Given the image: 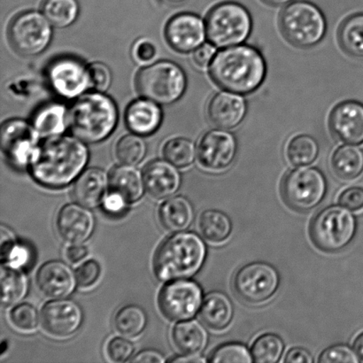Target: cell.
<instances>
[{
	"mask_svg": "<svg viewBox=\"0 0 363 363\" xmlns=\"http://www.w3.org/2000/svg\"><path fill=\"white\" fill-rule=\"evenodd\" d=\"M159 218L162 226L172 233L184 231L194 219L191 203L183 196L169 198L159 209Z\"/></svg>",
	"mask_w": 363,
	"mask_h": 363,
	"instance_id": "obj_27",
	"label": "cell"
},
{
	"mask_svg": "<svg viewBox=\"0 0 363 363\" xmlns=\"http://www.w3.org/2000/svg\"><path fill=\"white\" fill-rule=\"evenodd\" d=\"M177 167L169 161L156 160L145 167L143 179L145 191L152 198L163 199L179 190L181 176Z\"/></svg>",
	"mask_w": 363,
	"mask_h": 363,
	"instance_id": "obj_22",
	"label": "cell"
},
{
	"mask_svg": "<svg viewBox=\"0 0 363 363\" xmlns=\"http://www.w3.org/2000/svg\"><path fill=\"white\" fill-rule=\"evenodd\" d=\"M318 141L309 135H298L291 138L286 147L288 162L295 167L312 164L318 159Z\"/></svg>",
	"mask_w": 363,
	"mask_h": 363,
	"instance_id": "obj_35",
	"label": "cell"
},
{
	"mask_svg": "<svg viewBox=\"0 0 363 363\" xmlns=\"http://www.w3.org/2000/svg\"><path fill=\"white\" fill-rule=\"evenodd\" d=\"M0 257L2 265L23 269L30 264L33 259V252L28 245L17 240L16 235L9 228L2 225Z\"/></svg>",
	"mask_w": 363,
	"mask_h": 363,
	"instance_id": "obj_30",
	"label": "cell"
},
{
	"mask_svg": "<svg viewBox=\"0 0 363 363\" xmlns=\"http://www.w3.org/2000/svg\"><path fill=\"white\" fill-rule=\"evenodd\" d=\"M133 352V344L122 337H113L106 345V355L113 362H127Z\"/></svg>",
	"mask_w": 363,
	"mask_h": 363,
	"instance_id": "obj_45",
	"label": "cell"
},
{
	"mask_svg": "<svg viewBox=\"0 0 363 363\" xmlns=\"http://www.w3.org/2000/svg\"><path fill=\"white\" fill-rule=\"evenodd\" d=\"M109 191L116 192L131 204L143 197L145 190L143 175L130 165L116 167L109 175Z\"/></svg>",
	"mask_w": 363,
	"mask_h": 363,
	"instance_id": "obj_26",
	"label": "cell"
},
{
	"mask_svg": "<svg viewBox=\"0 0 363 363\" xmlns=\"http://www.w3.org/2000/svg\"><path fill=\"white\" fill-rule=\"evenodd\" d=\"M69 121L74 136L86 143H99L115 130L118 110L108 95L92 92L82 95L74 103Z\"/></svg>",
	"mask_w": 363,
	"mask_h": 363,
	"instance_id": "obj_4",
	"label": "cell"
},
{
	"mask_svg": "<svg viewBox=\"0 0 363 363\" xmlns=\"http://www.w3.org/2000/svg\"><path fill=\"white\" fill-rule=\"evenodd\" d=\"M156 55H157V49L151 41L140 40L135 45L134 57L140 62H150L155 59Z\"/></svg>",
	"mask_w": 363,
	"mask_h": 363,
	"instance_id": "obj_49",
	"label": "cell"
},
{
	"mask_svg": "<svg viewBox=\"0 0 363 363\" xmlns=\"http://www.w3.org/2000/svg\"><path fill=\"white\" fill-rule=\"evenodd\" d=\"M37 284L46 297L63 298L73 293L77 282L76 273L65 262L50 261L38 269Z\"/></svg>",
	"mask_w": 363,
	"mask_h": 363,
	"instance_id": "obj_20",
	"label": "cell"
},
{
	"mask_svg": "<svg viewBox=\"0 0 363 363\" xmlns=\"http://www.w3.org/2000/svg\"><path fill=\"white\" fill-rule=\"evenodd\" d=\"M46 77L52 90L66 99L77 98L92 87L89 67L73 57L52 60Z\"/></svg>",
	"mask_w": 363,
	"mask_h": 363,
	"instance_id": "obj_14",
	"label": "cell"
},
{
	"mask_svg": "<svg viewBox=\"0 0 363 363\" xmlns=\"http://www.w3.org/2000/svg\"><path fill=\"white\" fill-rule=\"evenodd\" d=\"M313 244L327 254H336L347 248L357 231V220L343 206H330L313 217L309 224Z\"/></svg>",
	"mask_w": 363,
	"mask_h": 363,
	"instance_id": "obj_5",
	"label": "cell"
},
{
	"mask_svg": "<svg viewBox=\"0 0 363 363\" xmlns=\"http://www.w3.org/2000/svg\"><path fill=\"white\" fill-rule=\"evenodd\" d=\"M76 277L78 286L82 289H89L98 283L101 276V266L95 259L82 263L76 270Z\"/></svg>",
	"mask_w": 363,
	"mask_h": 363,
	"instance_id": "obj_44",
	"label": "cell"
},
{
	"mask_svg": "<svg viewBox=\"0 0 363 363\" xmlns=\"http://www.w3.org/2000/svg\"><path fill=\"white\" fill-rule=\"evenodd\" d=\"M52 25L44 13L37 11L18 14L9 26L11 45L21 55H40L51 43Z\"/></svg>",
	"mask_w": 363,
	"mask_h": 363,
	"instance_id": "obj_11",
	"label": "cell"
},
{
	"mask_svg": "<svg viewBox=\"0 0 363 363\" xmlns=\"http://www.w3.org/2000/svg\"><path fill=\"white\" fill-rule=\"evenodd\" d=\"M247 112V102L233 92H218L210 99L208 116L210 122L219 129L231 130L243 122Z\"/></svg>",
	"mask_w": 363,
	"mask_h": 363,
	"instance_id": "obj_21",
	"label": "cell"
},
{
	"mask_svg": "<svg viewBox=\"0 0 363 363\" xmlns=\"http://www.w3.org/2000/svg\"><path fill=\"white\" fill-rule=\"evenodd\" d=\"M340 48L357 58H363V13L347 17L337 31Z\"/></svg>",
	"mask_w": 363,
	"mask_h": 363,
	"instance_id": "obj_33",
	"label": "cell"
},
{
	"mask_svg": "<svg viewBox=\"0 0 363 363\" xmlns=\"http://www.w3.org/2000/svg\"><path fill=\"white\" fill-rule=\"evenodd\" d=\"M252 28L250 13L237 2L218 4L209 11L206 18V37L219 48L242 44L250 35Z\"/></svg>",
	"mask_w": 363,
	"mask_h": 363,
	"instance_id": "obj_7",
	"label": "cell"
},
{
	"mask_svg": "<svg viewBox=\"0 0 363 363\" xmlns=\"http://www.w3.org/2000/svg\"><path fill=\"white\" fill-rule=\"evenodd\" d=\"M1 287V304L3 307H11L26 296L28 290L27 277L21 269L2 265Z\"/></svg>",
	"mask_w": 363,
	"mask_h": 363,
	"instance_id": "obj_34",
	"label": "cell"
},
{
	"mask_svg": "<svg viewBox=\"0 0 363 363\" xmlns=\"http://www.w3.org/2000/svg\"><path fill=\"white\" fill-rule=\"evenodd\" d=\"M330 133L335 140L347 145L363 143V105L347 101L333 109L329 117Z\"/></svg>",
	"mask_w": 363,
	"mask_h": 363,
	"instance_id": "obj_17",
	"label": "cell"
},
{
	"mask_svg": "<svg viewBox=\"0 0 363 363\" xmlns=\"http://www.w3.org/2000/svg\"><path fill=\"white\" fill-rule=\"evenodd\" d=\"M216 55L215 45L211 43H206L199 46L194 53V62L199 67H206L210 65Z\"/></svg>",
	"mask_w": 363,
	"mask_h": 363,
	"instance_id": "obj_50",
	"label": "cell"
},
{
	"mask_svg": "<svg viewBox=\"0 0 363 363\" xmlns=\"http://www.w3.org/2000/svg\"><path fill=\"white\" fill-rule=\"evenodd\" d=\"M89 72L92 87L101 92L108 90L112 82L111 71L108 66L104 63L96 62L89 67Z\"/></svg>",
	"mask_w": 363,
	"mask_h": 363,
	"instance_id": "obj_46",
	"label": "cell"
},
{
	"mask_svg": "<svg viewBox=\"0 0 363 363\" xmlns=\"http://www.w3.org/2000/svg\"><path fill=\"white\" fill-rule=\"evenodd\" d=\"M266 74L267 64L261 52L247 45L217 52L209 67V76L217 86L241 95L257 90Z\"/></svg>",
	"mask_w": 363,
	"mask_h": 363,
	"instance_id": "obj_2",
	"label": "cell"
},
{
	"mask_svg": "<svg viewBox=\"0 0 363 363\" xmlns=\"http://www.w3.org/2000/svg\"><path fill=\"white\" fill-rule=\"evenodd\" d=\"M186 76L177 64L159 62L138 74L136 85L142 97L162 105L179 101L186 90Z\"/></svg>",
	"mask_w": 363,
	"mask_h": 363,
	"instance_id": "obj_8",
	"label": "cell"
},
{
	"mask_svg": "<svg viewBox=\"0 0 363 363\" xmlns=\"http://www.w3.org/2000/svg\"><path fill=\"white\" fill-rule=\"evenodd\" d=\"M89 151L84 141L69 136L46 138L30 164V175L42 186H67L84 172Z\"/></svg>",
	"mask_w": 363,
	"mask_h": 363,
	"instance_id": "obj_1",
	"label": "cell"
},
{
	"mask_svg": "<svg viewBox=\"0 0 363 363\" xmlns=\"http://www.w3.org/2000/svg\"><path fill=\"white\" fill-rule=\"evenodd\" d=\"M167 161L177 168L184 169L194 163L196 156L195 145L184 138H176L169 140L163 149Z\"/></svg>",
	"mask_w": 363,
	"mask_h": 363,
	"instance_id": "obj_40",
	"label": "cell"
},
{
	"mask_svg": "<svg viewBox=\"0 0 363 363\" xmlns=\"http://www.w3.org/2000/svg\"><path fill=\"white\" fill-rule=\"evenodd\" d=\"M237 152L238 143L234 135L225 130H213L199 140L197 155L203 169L220 172L233 164Z\"/></svg>",
	"mask_w": 363,
	"mask_h": 363,
	"instance_id": "obj_15",
	"label": "cell"
},
{
	"mask_svg": "<svg viewBox=\"0 0 363 363\" xmlns=\"http://www.w3.org/2000/svg\"><path fill=\"white\" fill-rule=\"evenodd\" d=\"M67 116L66 106L52 102L43 106L35 113L32 124L39 136L44 138L60 136L66 130Z\"/></svg>",
	"mask_w": 363,
	"mask_h": 363,
	"instance_id": "obj_29",
	"label": "cell"
},
{
	"mask_svg": "<svg viewBox=\"0 0 363 363\" xmlns=\"http://www.w3.org/2000/svg\"><path fill=\"white\" fill-rule=\"evenodd\" d=\"M131 362H155L162 363L166 362L164 355L160 353L156 350H145L141 351L140 353L135 355V357L130 360Z\"/></svg>",
	"mask_w": 363,
	"mask_h": 363,
	"instance_id": "obj_53",
	"label": "cell"
},
{
	"mask_svg": "<svg viewBox=\"0 0 363 363\" xmlns=\"http://www.w3.org/2000/svg\"><path fill=\"white\" fill-rule=\"evenodd\" d=\"M103 206L106 212L111 213V215H121L127 209L128 203L125 199L116 192L109 191L106 195L104 201L102 202Z\"/></svg>",
	"mask_w": 363,
	"mask_h": 363,
	"instance_id": "obj_48",
	"label": "cell"
},
{
	"mask_svg": "<svg viewBox=\"0 0 363 363\" xmlns=\"http://www.w3.org/2000/svg\"><path fill=\"white\" fill-rule=\"evenodd\" d=\"M339 204L353 212L363 209V188L352 186L345 189L339 196Z\"/></svg>",
	"mask_w": 363,
	"mask_h": 363,
	"instance_id": "obj_47",
	"label": "cell"
},
{
	"mask_svg": "<svg viewBox=\"0 0 363 363\" xmlns=\"http://www.w3.org/2000/svg\"><path fill=\"white\" fill-rule=\"evenodd\" d=\"M281 33L295 48L318 45L326 33V20L318 6L308 1L291 2L279 16Z\"/></svg>",
	"mask_w": 363,
	"mask_h": 363,
	"instance_id": "obj_6",
	"label": "cell"
},
{
	"mask_svg": "<svg viewBox=\"0 0 363 363\" xmlns=\"http://www.w3.org/2000/svg\"><path fill=\"white\" fill-rule=\"evenodd\" d=\"M43 13L57 28H67L73 24L79 14L77 0H45Z\"/></svg>",
	"mask_w": 363,
	"mask_h": 363,
	"instance_id": "obj_37",
	"label": "cell"
},
{
	"mask_svg": "<svg viewBox=\"0 0 363 363\" xmlns=\"http://www.w3.org/2000/svg\"><path fill=\"white\" fill-rule=\"evenodd\" d=\"M172 362H191V363H201V362H208V359L199 357L197 354L191 355L185 354V357H180L172 359Z\"/></svg>",
	"mask_w": 363,
	"mask_h": 363,
	"instance_id": "obj_54",
	"label": "cell"
},
{
	"mask_svg": "<svg viewBox=\"0 0 363 363\" xmlns=\"http://www.w3.org/2000/svg\"><path fill=\"white\" fill-rule=\"evenodd\" d=\"M10 322L21 332L30 333L38 328L39 315L37 308L28 303L16 305L9 315Z\"/></svg>",
	"mask_w": 363,
	"mask_h": 363,
	"instance_id": "obj_42",
	"label": "cell"
},
{
	"mask_svg": "<svg viewBox=\"0 0 363 363\" xmlns=\"http://www.w3.org/2000/svg\"><path fill=\"white\" fill-rule=\"evenodd\" d=\"M158 103L143 99L130 103L125 113L128 128L140 136H149L158 130L162 122V110Z\"/></svg>",
	"mask_w": 363,
	"mask_h": 363,
	"instance_id": "obj_24",
	"label": "cell"
},
{
	"mask_svg": "<svg viewBox=\"0 0 363 363\" xmlns=\"http://www.w3.org/2000/svg\"><path fill=\"white\" fill-rule=\"evenodd\" d=\"M206 24L194 13L177 14L167 24V41L175 51L187 53L195 51L206 38Z\"/></svg>",
	"mask_w": 363,
	"mask_h": 363,
	"instance_id": "obj_18",
	"label": "cell"
},
{
	"mask_svg": "<svg viewBox=\"0 0 363 363\" xmlns=\"http://www.w3.org/2000/svg\"><path fill=\"white\" fill-rule=\"evenodd\" d=\"M39 136L33 124L26 121H7L1 128V148L7 162L16 169L30 166L39 147Z\"/></svg>",
	"mask_w": 363,
	"mask_h": 363,
	"instance_id": "obj_13",
	"label": "cell"
},
{
	"mask_svg": "<svg viewBox=\"0 0 363 363\" xmlns=\"http://www.w3.org/2000/svg\"><path fill=\"white\" fill-rule=\"evenodd\" d=\"M172 340L182 353L196 355L205 350L208 334L201 323L195 320H185L174 327Z\"/></svg>",
	"mask_w": 363,
	"mask_h": 363,
	"instance_id": "obj_28",
	"label": "cell"
},
{
	"mask_svg": "<svg viewBox=\"0 0 363 363\" xmlns=\"http://www.w3.org/2000/svg\"><path fill=\"white\" fill-rule=\"evenodd\" d=\"M203 300V291L199 284L192 280L177 279L162 287L158 305L167 319L181 322L194 318L201 308Z\"/></svg>",
	"mask_w": 363,
	"mask_h": 363,
	"instance_id": "obj_12",
	"label": "cell"
},
{
	"mask_svg": "<svg viewBox=\"0 0 363 363\" xmlns=\"http://www.w3.org/2000/svg\"><path fill=\"white\" fill-rule=\"evenodd\" d=\"M213 363H252L254 358L248 348L240 343L223 344L213 350L208 359Z\"/></svg>",
	"mask_w": 363,
	"mask_h": 363,
	"instance_id": "obj_41",
	"label": "cell"
},
{
	"mask_svg": "<svg viewBox=\"0 0 363 363\" xmlns=\"http://www.w3.org/2000/svg\"><path fill=\"white\" fill-rule=\"evenodd\" d=\"M147 145L140 135H126L116 145V155L123 164L134 166L143 161Z\"/></svg>",
	"mask_w": 363,
	"mask_h": 363,
	"instance_id": "obj_39",
	"label": "cell"
},
{
	"mask_svg": "<svg viewBox=\"0 0 363 363\" xmlns=\"http://www.w3.org/2000/svg\"><path fill=\"white\" fill-rule=\"evenodd\" d=\"M234 312L233 302L226 294L213 291L203 300L199 318L208 328L220 332L230 326Z\"/></svg>",
	"mask_w": 363,
	"mask_h": 363,
	"instance_id": "obj_25",
	"label": "cell"
},
{
	"mask_svg": "<svg viewBox=\"0 0 363 363\" xmlns=\"http://www.w3.org/2000/svg\"><path fill=\"white\" fill-rule=\"evenodd\" d=\"M354 350L360 360L363 361V333L359 334L357 339L354 340Z\"/></svg>",
	"mask_w": 363,
	"mask_h": 363,
	"instance_id": "obj_55",
	"label": "cell"
},
{
	"mask_svg": "<svg viewBox=\"0 0 363 363\" xmlns=\"http://www.w3.org/2000/svg\"><path fill=\"white\" fill-rule=\"evenodd\" d=\"M165 1H168L169 3L177 4V3L184 2V0H165Z\"/></svg>",
	"mask_w": 363,
	"mask_h": 363,
	"instance_id": "obj_57",
	"label": "cell"
},
{
	"mask_svg": "<svg viewBox=\"0 0 363 363\" xmlns=\"http://www.w3.org/2000/svg\"><path fill=\"white\" fill-rule=\"evenodd\" d=\"M286 363H312L314 362L311 352L302 347H294L287 352L284 359Z\"/></svg>",
	"mask_w": 363,
	"mask_h": 363,
	"instance_id": "obj_51",
	"label": "cell"
},
{
	"mask_svg": "<svg viewBox=\"0 0 363 363\" xmlns=\"http://www.w3.org/2000/svg\"><path fill=\"white\" fill-rule=\"evenodd\" d=\"M109 188V177L104 170L90 168L84 170L77 177L73 187V198L88 208L101 204Z\"/></svg>",
	"mask_w": 363,
	"mask_h": 363,
	"instance_id": "obj_23",
	"label": "cell"
},
{
	"mask_svg": "<svg viewBox=\"0 0 363 363\" xmlns=\"http://www.w3.org/2000/svg\"><path fill=\"white\" fill-rule=\"evenodd\" d=\"M327 180L316 168H298L290 170L280 184L281 197L288 208L307 213L318 208L327 194Z\"/></svg>",
	"mask_w": 363,
	"mask_h": 363,
	"instance_id": "obj_9",
	"label": "cell"
},
{
	"mask_svg": "<svg viewBox=\"0 0 363 363\" xmlns=\"http://www.w3.org/2000/svg\"><path fill=\"white\" fill-rule=\"evenodd\" d=\"M89 254L88 248L82 244H70L67 248L65 255L67 261L72 264L84 261Z\"/></svg>",
	"mask_w": 363,
	"mask_h": 363,
	"instance_id": "obj_52",
	"label": "cell"
},
{
	"mask_svg": "<svg viewBox=\"0 0 363 363\" xmlns=\"http://www.w3.org/2000/svg\"><path fill=\"white\" fill-rule=\"evenodd\" d=\"M147 318L144 309L138 305H127L116 313L113 325L117 332L129 337L140 335L147 325Z\"/></svg>",
	"mask_w": 363,
	"mask_h": 363,
	"instance_id": "obj_36",
	"label": "cell"
},
{
	"mask_svg": "<svg viewBox=\"0 0 363 363\" xmlns=\"http://www.w3.org/2000/svg\"><path fill=\"white\" fill-rule=\"evenodd\" d=\"M206 245L198 234L180 231L167 238L155 252L154 272L162 282L189 279L206 261Z\"/></svg>",
	"mask_w": 363,
	"mask_h": 363,
	"instance_id": "obj_3",
	"label": "cell"
},
{
	"mask_svg": "<svg viewBox=\"0 0 363 363\" xmlns=\"http://www.w3.org/2000/svg\"><path fill=\"white\" fill-rule=\"evenodd\" d=\"M199 230L206 241L220 244L229 240L233 225L225 213L217 209H206L199 216Z\"/></svg>",
	"mask_w": 363,
	"mask_h": 363,
	"instance_id": "obj_32",
	"label": "cell"
},
{
	"mask_svg": "<svg viewBox=\"0 0 363 363\" xmlns=\"http://www.w3.org/2000/svg\"><path fill=\"white\" fill-rule=\"evenodd\" d=\"M284 351V342L279 335L264 333L252 343L251 353L254 361L258 363H277Z\"/></svg>",
	"mask_w": 363,
	"mask_h": 363,
	"instance_id": "obj_38",
	"label": "cell"
},
{
	"mask_svg": "<svg viewBox=\"0 0 363 363\" xmlns=\"http://www.w3.org/2000/svg\"><path fill=\"white\" fill-rule=\"evenodd\" d=\"M41 323L46 333L53 337L72 335L83 323V311L80 306L71 300L55 298L42 308Z\"/></svg>",
	"mask_w": 363,
	"mask_h": 363,
	"instance_id": "obj_16",
	"label": "cell"
},
{
	"mask_svg": "<svg viewBox=\"0 0 363 363\" xmlns=\"http://www.w3.org/2000/svg\"><path fill=\"white\" fill-rule=\"evenodd\" d=\"M262 1L272 6H282L289 5L294 0H262Z\"/></svg>",
	"mask_w": 363,
	"mask_h": 363,
	"instance_id": "obj_56",
	"label": "cell"
},
{
	"mask_svg": "<svg viewBox=\"0 0 363 363\" xmlns=\"http://www.w3.org/2000/svg\"><path fill=\"white\" fill-rule=\"evenodd\" d=\"M56 227L64 241L69 244H82L94 233V216L86 206L79 203H70L60 209Z\"/></svg>",
	"mask_w": 363,
	"mask_h": 363,
	"instance_id": "obj_19",
	"label": "cell"
},
{
	"mask_svg": "<svg viewBox=\"0 0 363 363\" xmlns=\"http://www.w3.org/2000/svg\"><path fill=\"white\" fill-rule=\"evenodd\" d=\"M330 165L340 179L351 181L363 172V151L355 145H342L333 152Z\"/></svg>",
	"mask_w": 363,
	"mask_h": 363,
	"instance_id": "obj_31",
	"label": "cell"
},
{
	"mask_svg": "<svg viewBox=\"0 0 363 363\" xmlns=\"http://www.w3.org/2000/svg\"><path fill=\"white\" fill-rule=\"evenodd\" d=\"M360 361L354 350L340 344L326 348L318 358V362L321 363H358Z\"/></svg>",
	"mask_w": 363,
	"mask_h": 363,
	"instance_id": "obj_43",
	"label": "cell"
},
{
	"mask_svg": "<svg viewBox=\"0 0 363 363\" xmlns=\"http://www.w3.org/2000/svg\"><path fill=\"white\" fill-rule=\"evenodd\" d=\"M280 286V276L269 263H248L235 273L233 288L237 296L245 303L259 305L269 301Z\"/></svg>",
	"mask_w": 363,
	"mask_h": 363,
	"instance_id": "obj_10",
	"label": "cell"
}]
</instances>
